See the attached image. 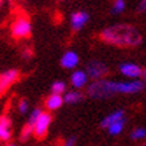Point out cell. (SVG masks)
Here are the masks:
<instances>
[{
	"instance_id": "obj_19",
	"label": "cell",
	"mask_w": 146,
	"mask_h": 146,
	"mask_svg": "<svg viewBox=\"0 0 146 146\" xmlns=\"http://www.w3.org/2000/svg\"><path fill=\"white\" fill-rule=\"evenodd\" d=\"M145 135H146V130L143 127L135 129L133 133H131V138L133 139H142V138H145Z\"/></svg>"
},
{
	"instance_id": "obj_9",
	"label": "cell",
	"mask_w": 146,
	"mask_h": 146,
	"mask_svg": "<svg viewBox=\"0 0 146 146\" xmlns=\"http://www.w3.org/2000/svg\"><path fill=\"white\" fill-rule=\"evenodd\" d=\"M11 119H9L7 115H1L0 117V139L1 141H8L11 135H12V131H11Z\"/></svg>"
},
{
	"instance_id": "obj_21",
	"label": "cell",
	"mask_w": 146,
	"mask_h": 146,
	"mask_svg": "<svg viewBox=\"0 0 146 146\" xmlns=\"http://www.w3.org/2000/svg\"><path fill=\"white\" fill-rule=\"evenodd\" d=\"M27 110H28V103H27L26 99H22V101L19 102V111H20L22 114H24Z\"/></svg>"
},
{
	"instance_id": "obj_11",
	"label": "cell",
	"mask_w": 146,
	"mask_h": 146,
	"mask_svg": "<svg viewBox=\"0 0 146 146\" xmlns=\"http://www.w3.org/2000/svg\"><path fill=\"white\" fill-rule=\"evenodd\" d=\"M87 79H89V78H87V75H86V72L78 70L71 75V84H72L75 89H82V87L86 86Z\"/></svg>"
},
{
	"instance_id": "obj_2",
	"label": "cell",
	"mask_w": 146,
	"mask_h": 146,
	"mask_svg": "<svg viewBox=\"0 0 146 146\" xmlns=\"http://www.w3.org/2000/svg\"><path fill=\"white\" fill-rule=\"evenodd\" d=\"M101 40L117 47H137L142 43V35L130 24H115L102 30Z\"/></svg>"
},
{
	"instance_id": "obj_3",
	"label": "cell",
	"mask_w": 146,
	"mask_h": 146,
	"mask_svg": "<svg viewBox=\"0 0 146 146\" xmlns=\"http://www.w3.org/2000/svg\"><path fill=\"white\" fill-rule=\"evenodd\" d=\"M32 27H31V22L30 19L20 15L13 20L12 26H11V34L15 39H22V38H28L31 35Z\"/></svg>"
},
{
	"instance_id": "obj_4",
	"label": "cell",
	"mask_w": 146,
	"mask_h": 146,
	"mask_svg": "<svg viewBox=\"0 0 146 146\" xmlns=\"http://www.w3.org/2000/svg\"><path fill=\"white\" fill-rule=\"evenodd\" d=\"M52 121V117L50 113H43L39 115V118L36 119V122L32 126V134L35 135L36 138H44L47 131H48L50 123Z\"/></svg>"
},
{
	"instance_id": "obj_6",
	"label": "cell",
	"mask_w": 146,
	"mask_h": 146,
	"mask_svg": "<svg viewBox=\"0 0 146 146\" xmlns=\"http://www.w3.org/2000/svg\"><path fill=\"white\" fill-rule=\"evenodd\" d=\"M19 75H20L19 71L15 70V68L4 71L3 74H0V97L19 79Z\"/></svg>"
},
{
	"instance_id": "obj_15",
	"label": "cell",
	"mask_w": 146,
	"mask_h": 146,
	"mask_svg": "<svg viewBox=\"0 0 146 146\" xmlns=\"http://www.w3.org/2000/svg\"><path fill=\"white\" fill-rule=\"evenodd\" d=\"M123 127H125V118H122V119L117 121V122H114V123H111L110 126L107 127V130H109V134H111V135H117V134L122 133Z\"/></svg>"
},
{
	"instance_id": "obj_13",
	"label": "cell",
	"mask_w": 146,
	"mask_h": 146,
	"mask_svg": "<svg viewBox=\"0 0 146 146\" xmlns=\"http://www.w3.org/2000/svg\"><path fill=\"white\" fill-rule=\"evenodd\" d=\"M63 105V98L62 95H56V94H51L47 99H46V107L48 110H56Z\"/></svg>"
},
{
	"instance_id": "obj_16",
	"label": "cell",
	"mask_w": 146,
	"mask_h": 146,
	"mask_svg": "<svg viewBox=\"0 0 146 146\" xmlns=\"http://www.w3.org/2000/svg\"><path fill=\"white\" fill-rule=\"evenodd\" d=\"M51 91H52V94L60 95V94H63L66 91V83H64V82H60V80L54 82L52 86H51Z\"/></svg>"
},
{
	"instance_id": "obj_23",
	"label": "cell",
	"mask_w": 146,
	"mask_h": 146,
	"mask_svg": "<svg viewBox=\"0 0 146 146\" xmlns=\"http://www.w3.org/2000/svg\"><path fill=\"white\" fill-rule=\"evenodd\" d=\"M23 56H24V59H30V58L32 56V51L31 50L26 48L24 51H23Z\"/></svg>"
},
{
	"instance_id": "obj_18",
	"label": "cell",
	"mask_w": 146,
	"mask_h": 146,
	"mask_svg": "<svg viewBox=\"0 0 146 146\" xmlns=\"http://www.w3.org/2000/svg\"><path fill=\"white\" fill-rule=\"evenodd\" d=\"M32 134V126L31 125H24L22 129V134H20V138H22V141H26L30 138V135Z\"/></svg>"
},
{
	"instance_id": "obj_22",
	"label": "cell",
	"mask_w": 146,
	"mask_h": 146,
	"mask_svg": "<svg viewBox=\"0 0 146 146\" xmlns=\"http://www.w3.org/2000/svg\"><path fill=\"white\" fill-rule=\"evenodd\" d=\"M145 9H146V1L143 0V1H141V3L138 4L137 11H138V12H145Z\"/></svg>"
},
{
	"instance_id": "obj_25",
	"label": "cell",
	"mask_w": 146,
	"mask_h": 146,
	"mask_svg": "<svg viewBox=\"0 0 146 146\" xmlns=\"http://www.w3.org/2000/svg\"><path fill=\"white\" fill-rule=\"evenodd\" d=\"M1 4H3V3H1V1H0V8H1Z\"/></svg>"
},
{
	"instance_id": "obj_20",
	"label": "cell",
	"mask_w": 146,
	"mask_h": 146,
	"mask_svg": "<svg viewBox=\"0 0 146 146\" xmlns=\"http://www.w3.org/2000/svg\"><path fill=\"white\" fill-rule=\"evenodd\" d=\"M40 114H42V110H40V109H35V110L32 111V114L30 115V118H28V122H27V123L31 125V126H34V123H35L36 119L39 118Z\"/></svg>"
},
{
	"instance_id": "obj_26",
	"label": "cell",
	"mask_w": 146,
	"mask_h": 146,
	"mask_svg": "<svg viewBox=\"0 0 146 146\" xmlns=\"http://www.w3.org/2000/svg\"><path fill=\"white\" fill-rule=\"evenodd\" d=\"M8 146H15V145H8Z\"/></svg>"
},
{
	"instance_id": "obj_10",
	"label": "cell",
	"mask_w": 146,
	"mask_h": 146,
	"mask_svg": "<svg viewBox=\"0 0 146 146\" xmlns=\"http://www.w3.org/2000/svg\"><path fill=\"white\" fill-rule=\"evenodd\" d=\"M78 63H79V56L74 51H67L60 58V64L64 68H74V67L78 66Z\"/></svg>"
},
{
	"instance_id": "obj_5",
	"label": "cell",
	"mask_w": 146,
	"mask_h": 146,
	"mask_svg": "<svg viewBox=\"0 0 146 146\" xmlns=\"http://www.w3.org/2000/svg\"><path fill=\"white\" fill-rule=\"evenodd\" d=\"M109 72V68L105 63L99 62V60H91V62L87 64V74L90 75L91 79H95V80H99V79H103L105 76L107 75ZM86 74V75H87Z\"/></svg>"
},
{
	"instance_id": "obj_17",
	"label": "cell",
	"mask_w": 146,
	"mask_h": 146,
	"mask_svg": "<svg viewBox=\"0 0 146 146\" xmlns=\"http://www.w3.org/2000/svg\"><path fill=\"white\" fill-rule=\"evenodd\" d=\"M125 7H126V3H125L123 0H117V1H114V4H113L111 12L113 13H121L125 9Z\"/></svg>"
},
{
	"instance_id": "obj_7",
	"label": "cell",
	"mask_w": 146,
	"mask_h": 146,
	"mask_svg": "<svg viewBox=\"0 0 146 146\" xmlns=\"http://www.w3.org/2000/svg\"><path fill=\"white\" fill-rule=\"evenodd\" d=\"M121 72L125 76H129V78H139V76H145V70L142 71V68L138 64H134V63H123L119 66Z\"/></svg>"
},
{
	"instance_id": "obj_24",
	"label": "cell",
	"mask_w": 146,
	"mask_h": 146,
	"mask_svg": "<svg viewBox=\"0 0 146 146\" xmlns=\"http://www.w3.org/2000/svg\"><path fill=\"white\" fill-rule=\"evenodd\" d=\"M75 141H76V138L75 137H71L68 141L64 143V146H74V143H75Z\"/></svg>"
},
{
	"instance_id": "obj_14",
	"label": "cell",
	"mask_w": 146,
	"mask_h": 146,
	"mask_svg": "<svg viewBox=\"0 0 146 146\" xmlns=\"http://www.w3.org/2000/svg\"><path fill=\"white\" fill-rule=\"evenodd\" d=\"M62 98H63V102H66V103H76V102L83 99V94L78 93V91H68Z\"/></svg>"
},
{
	"instance_id": "obj_1",
	"label": "cell",
	"mask_w": 146,
	"mask_h": 146,
	"mask_svg": "<svg viewBox=\"0 0 146 146\" xmlns=\"http://www.w3.org/2000/svg\"><path fill=\"white\" fill-rule=\"evenodd\" d=\"M145 83L142 80L133 82H113V80H95L89 86L87 94L94 99L110 98L115 94H134L143 90Z\"/></svg>"
},
{
	"instance_id": "obj_27",
	"label": "cell",
	"mask_w": 146,
	"mask_h": 146,
	"mask_svg": "<svg viewBox=\"0 0 146 146\" xmlns=\"http://www.w3.org/2000/svg\"><path fill=\"white\" fill-rule=\"evenodd\" d=\"M143 146H145V145H143Z\"/></svg>"
},
{
	"instance_id": "obj_12",
	"label": "cell",
	"mask_w": 146,
	"mask_h": 146,
	"mask_svg": "<svg viewBox=\"0 0 146 146\" xmlns=\"http://www.w3.org/2000/svg\"><path fill=\"white\" fill-rule=\"evenodd\" d=\"M123 114H125L123 110H117V111H114V113L109 114L106 118H103V121L101 122V127L107 129L111 123H114V122H117V121L122 119V118H123Z\"/></svg>"
},
{
	"instance_id": "obj_8",
	"label": "cell",
	"mask_w": 146,
	"mask_h": 146,
	"mask_svg": "<svg viewBox=\"0 0 146 146\" xmlns=\"http://www.w3.org/2000/svg\"><path fill=\"white\" fill-rule=\"evenodd\" d=\"M89 22V13L84 11H76L71 15V26L72 30L79 31L80 28H83V26Z\"/></svg>"
}]
</instances>
